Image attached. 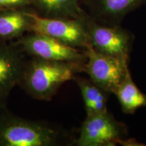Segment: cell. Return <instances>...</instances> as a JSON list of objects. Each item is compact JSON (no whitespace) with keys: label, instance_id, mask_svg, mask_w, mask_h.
I'll return each mask as SVG.
<instances>
[{"label":"cell","instance_id":"cell-1","mask_svg":"<svg viewBox=\"0 0 146 146\" xmlns=\"http://www.w3.org/2000/svg\"><path fill=\"white\" fill-rule=\"evenodd\" d=\"M85 64L32 57L25 63L18 85L33 99L50 101L64 83L85 72Z\"/></svg>","mask_w":146,"mask_h":146},{"label":"cell","instance_id":"cell-2","mask_svg":"<svg viewBox=\"0 0 146 146\" xmlns=\"http://www.w3.org/2000/svg\"><path fill=\"white\" fill-rule=\"evenodd\" d=\"M67 137L52 124L23 118L0 108V146H56L64 143Z\"/></svg>","mask_w":146,"mask_h":146},{"label":"cell","instance_id":"cell-3","mask_svg":"<svg viewBox=\"0 0 146 146\" xmlns=\"http://www.w3.org/2000/svg\"><path fill=\"white\" fill-rule=\"evenodd\" d=\"M84 23L92 47L107 56L130 59L135 35L121 25H109L97 21L89 14Z\"/></svg>","mask_w":146,"mask_h":146},{"label":"cell","instance_id":"cell-4","mask_svg":"<svg viewBox=\"0 0 146 146\" xmlns=\"http://www.w3.org/2000/svg\"><path fill=\"white\" fill-rule=\"evenodd\" d=\"M29 14L32 19L31 32L45 35L64 44L83 50L91 45L84 18H45L31 10Z\"/></svg>","mask_w":146,"mask_h":146},{"label":"cell","instance_id":"cell-5","mask_svg":"<svg viewBox=\"0 0 146 146\" xmlns=\"http://www.w3.org/2000/svg\"><path fill=\"white\" fill-rule=\"evenodd\" d=\"M127 135V126L106 111L87 115L74 143L77 146H113L121 144Z\"/></svg>","mask_w":146,"mask_h":146},{"label":"cell","instance_id":"cell-6","mask_svg":"<svg viewBox=\"0 0 146 146\" xmlns=\"http://www.w3.org/2000/svg\"><path fill=\"white\" fill-rule=\"evenodd\" d=\"M85 51L87 55L85 72L96 85L108 92L114 94L129 71L130 59L101 54L92 45Z\"/></svg>","mask_w":146,"mask_h":146},{"label":"cell","instance_id":"cell-7","mask_svg":"<svg viewBox=\"0 0 146 146\" xmlns=\"http://www.w3.org/2000/svg\"><path fill=\"white\" fill-rule=\"evenodd\" d=\"M15 43L32 57L54 61L86 62L85 50L68 46L43 34L31 32L18 38Z\"/></svg>","mask_w":146,"mask_h":146},{"label":"cell","instance_id":"cell-8","mask_svg":"<svg viewBox=\"0 0 146 146\" xmlns=\"http://www.w3.org/2000/svg\"><path fill=\"white\" fill-rule=\"evenodd\" d=\"M15 43L0 40V108L6 107L10 95L18 85L27 60Z\"/></svg>","mask_w":146,"mask_h":146},{"label":"cell","instance_id":"cell-9","mask_svg":"<svg viewBox=\"0 0 146 146\" xmlns=\"http://www.w3.org/2000/svg\"><path fill=\"white\" fill-rule=\"evenodd\" d=\"M89 14L100 23L120 25L128 14L146 3V0H82Z\"/></svg>","mask_w":146,"mask_h":146},{"label":"cell","instance_id":"cell-10","mask_svg":"<svg viewBox=\"0 0 146 146\" xmlns=\"http://www.w3.org/2000/svg\"><path fill=\"white\" fill-rule=\"evenodd\" d=\"M30 10L25 9H0V40L18 39L31 32L32 19Z\"/></svg>","mask_w":146,"mask_h":146},{"label":"cell","instance_id":"cell-11","mask_svg":"<svg viewBox=\"0 0 146 146\" xmlns=\"http://www.w3.org/2000/svg\"><path fill=\"white\" fill-rule=\"evenodd\" d=\"M36 14L45 18H78L87 13L80 5L81 0H33Z\"/></svg>","mask_w":146,"mask_h":146},{"label":"cell","instance_id":"cell-12","mask_svg":"<svg viewBox=\"0 0 146 146\" xmlns=\"http://www.w3.org/2000/svg\"><path fill=\"white\" fill-rule=\"evenodd\" d=\"M81 91L87 115L108 111L107 103L111 94L96 85L91 80L75 75L74 78Z\"/></svg>","mask_w":146,"mask_h":146},{"label":"cell","instance_id":"cell-13","mask_svg":"<svg viewBox=\"0 0 146 146\" xmlns=\"http://www.w3.org/2000/svg\"><path fill=\"white\" fill-rule=\"evenodd\" d=\"M114 94L117 97L122 110L125 114H134L139 108L146 106V95L139 90L133 81L130 70Z\"/></svg>","mask_w":146,"mask_h":146},{"label":"cell","instance_id":"cell-14","mask_svg":"<svg viewBox=\"0 0 146 146\" xmlns=\"http://www.w3.org/2000/svg\"><path fill=\"white\" fill-rule=\"evenodd\" d=\"M33 0H0V9H25L32 7Z\"/></svg>","mask_w":146,"mask_h":146}]
</instances>
